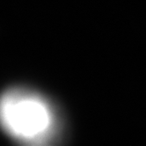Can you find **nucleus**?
I'll use <instances>...</instances> for the list:
<instances>
[{
  "instance_id": "nucleus-1",
  "label": "nucleus",
  "mask_w": 146,
  "mask_h": 146,
  "mask_svg": "<svg viewBox=\"0 0 146 146\" xmlns=\"http://www.w3.org/2000/svg\"><path fill=\"white\" fill-rule=\"evenodd\" d=\"M0 126L12 138L27 144H45L56 138L58 121L55 110L38 93L9 90L0 97Z\"/></svg>"
}]
</instances>
